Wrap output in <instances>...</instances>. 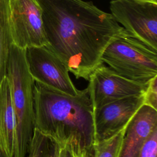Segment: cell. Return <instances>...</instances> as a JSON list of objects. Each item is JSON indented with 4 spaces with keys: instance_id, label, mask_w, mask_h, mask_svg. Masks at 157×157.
<instances>
[{
    "instance_id": "6da1fadb",
    "label": "cell",
    "mask_w": 157,
    "mask_h": 157,
    "mask_svg": "<svg viewBox=\"0 0 157 157\" xmlns=\"http://www.w3.org/2000/svg\"><path fill=\"white\" fill-rule=\"evenodd\" d=\"M46 47L77 79L88 80L105 48L126 31L111 13L83 0H36Z\"/></svg>"
},
{
    "instance_id": "7a4b0ae2",
    "label": "cell",
    "mask_w": 157,
    "mask_h": 157,
    "mask_svg": "<svg viewBox=\"0 0 157 157\" xmlns=\"http://www.w3.org/2000/svg\"><path fill=\"white\" fill-rule=\"evenodd\" d=\"M33 95L35 129L58 144L71 136L85 147L94 143V109L87 87L71 96L34 82Z\"/></svg>"
},
{
    "instance_id": "3957f363",
    "label": "cell",
    "mask_w": 157,
    "mask_h": 157,
    "mask_svg": "<svg viewBox=\"0 0 157 157\" xmlns=\"http://www.w3.org/2000/svg\"><path fill=\"white\" fill-rule=\"evenodd\" d=\"M6 78L15 117L14 157H25L34 126V81L28 69L25 49L12 44L7 58Z\"/></svg>"
},
{
    "instance_id": "277c9868",
    "label": "cell",
    "mask_w": 157,
    "mask_h": 157,
    "mask_svg": "<svg viewBox=\"0 0 157 157\" xmlns=\"http://www.w3.org/2000/svg\"><path fill=\"white\" fill-rule=\"evenodd\" d=\"M101 60L118 75L141 85L157 77V52L127 33L109 44Z\"/></svg>"
},
{
    "instance_id": "5b68a950",
    "label": "cell",
    "mask_w": 157,
    "mask_h": 157,
    "mask_svg": "<svg viewBox=\"0 0 157 157\" xmlns=\"http://www.w3.org/2000/svg\"><path fill=\"white\" fill-rule=\"evenodd\" d=\"M111 14L126 33L157 52V2L111 0Z\"/></svg>"
},
{
    "instance_id": "8992f818",
    "label": "cell",
    "mask_w": 157,
    "mask_h": 157,
    "mask_svg": "<svg viewBox=\"0 0 157 157\" xmlns=\"http://www.w3.org/2000/svg\"><path fill=\"white\" fill-rule=\"evenodd\" d=\"M26 59L34 82L71 96L80 90L73 83L64 63L45 45L25 49Z\"/></svg>"
},
{
    "instance_id": "52a82bcc",
    "label": "cell",
    "mask_w": 157,
    "mask_h": 157,
    "mask_svg": "<svg viewBox=\"0 0 157 157\" xmlns=\"http://www.w3.org/2000/svg\"><path fill=\"white\" fill-rule=\"evenodd\" d=\"M9 23L13 44L23 49L46 45L42 10L36 0H10Z\"/></svg>"
},
{
    "instance_id": "ba28073f",
    "label": "cell",
    "mask_w": 157,
    "mask_h": 157,
    "mask_svg": "<svg viewBox=\"0 0 157 157\" xmlns=\"http://www.w3.org/2000/svg\"><path fill=\"white\" fill-rule=\"evenodd\" d=\"M88 81L87 88L94 110L126 97L144 94L148 86L128 80L104 64L93 71Z\"/></svg>"
},
{
    "instance_id": "9c48e42d",
    "label": "cell",
    "mask_w": 157,
    "mask_h": 157,
    "mask_svg": "<svg viewBox=\"0 0 157 157\" xmlns=\"http://www.w3.org/2000/svg\"><path fill=\"white\" fill-rule=\"evenodd\" d=\"M144 94L126 97L95 109L94 143L107 140L126 128L144 104Z\"/></svg>"
},
{
    "instance_id": "30bf717a",
    "label": "cell",
    "mask_w": 157,
    "mask_h": 157,
    "mask_svg": "<svg viewBox=\"0 0 157 157\" xmlns=\"http://www.w3.org/2000/svg\"><path fill=\"white\" fill-rule=\"evenodd\" d=\"M157 127V110L144 104L126 128L118 157H139L145 140Z\"/></svg>"
},
{
    "instance_id": "8fae6325",
    "label": "cell",
    "mask_w": 157,
    "mask_h": 157,
    "mask_svg": "<svg viewBox=\"0 0 157 157\" xmlns=\"http://www.w3.org/2000/svg\"><path fill=\"white\" fill-rule=\"evenodd\" d=\"M15 117L9 84L6 77L0 85V147L10 157H14Z\"/></svg>"
},
{
    "instance_id": "7c38bea8",
    "label": "cell",
    "mask_w": 157,
    "mask_h": 157,
    "mask_svg": "<svg viewBox=\"0 0 157 157\" xmlns=\"http://www.w3.org/2000/svg\"><path fill=\"white\" fill-rule=\"evenodd\" d=\"M9 1L0 0V85L6 78L9 52L12 44L9 23Z\"/></svg>"
},
{
    "instance_id": "4fadbf2b",
    "label": "cell",
    "mask_w": 157,
    "mask_h": 157,
    "mask_svg": "<svg viewBox=\"0 0 157 157\" xmlns=\"http://www.w3.org/2000/svg\"><path fill=\"white\" fill-rule=\"evenodd\" d=\"M59 148L55 139L34 129L25 157H59Z\"/></svg>"
},
{
    "instance_id": "5bb4252c",
    "label": "cell",
    "mask_w": 157,
    "mask_h": 157,
    "mask_svg": "<svg viewBox=\"0 0 157 157\" xmlns=\"http://www.w3.org/2000/svg\"><path fill=\"white\" fill-rule=\"evenodd\" d=\"M126 128L112 137L86 147V157H118Z\"/></svg>"
},
{
    "instance_id": "9a60e30c",
    "label": "cell",
    "mask_w": 157,
    "mask_h": 157,
    "mask_svg": "<svg viewBox=\"0 0 157 157\" xmlns=\"http://www.w3.org/2000/svg\"><path fill=\"white\" fill-rule=\"evenodd\" d=\"M60 145L59 157H86V148L79 139L71 136Z\"/></svg>"
},
{
    "instance_id": "2e32d148",
    "label": "cell",
    "mask_w": 157,
    "mask_h": 157,
    "mask_svg": "<svg viewBox=\"0 0 157 157\" xmlns=\"http://www.w3.org/2000/svg\"><path fill=\"white\" fill-rule=\"evenodd\" d=\"M139 157H157V127L145 140Z\"/></svg>"
},
{
    "instance_id": "e0dca14e",
    "label": "cell",
    "mask_w": 157,
    "mask_h": 157,
    "mask_svg": "<svg viewBox=\"0 0 157 157\" xmlns=\"http://www.w3.org/2000/svg\"><path fill=\"white\" fill-rule=\"evenodd\" d=\"M157 77L153 78L148 84L144 93V104L157 110Z\"/></svg>"
},
{
    "instance_id": "ac0fdd59",
    "label": "cell",
    "mask_w": 157,
    "mask_h": 157,
    "mask_svg": "<svg viewBox=\"0 0 157 157\" xmlns=\"http://www.w3.org/2000/svg\"><path fill=\"white\" fill-rule=\"evenodd\" d=\"M1 157H10V156L4 150L1 148Z\"/></svg>"
},
{
    "instance_id": "d6986e66",
    "label": "cell",
    "mask_w": 157,
    "mask_h": 157,
    "mask_svg": "<svg viewBox=\"0 0 157 157\" xmlns=\"http://www.w3.org/2000/svg\"><path fill=\"white\" fill-rule=\"evenodd\" d=\"M149 1H154V2H157V0H149Z\"/></svg>"
},
{
    "instance_id": "ffe728a7",
    "label": "cell",
    "mask_w": 157,
    "mask_h": 157,
    "mask_svg": "<svg viewBox=\"0 0 157 157\" xmlns=\"http://www.w3.org/2000/svg\"><path fill=\"white\" fill-rule=\"evenodd\" d=\"M0 157H1V147H0Z\"/></svg>"
}]
</instances>
